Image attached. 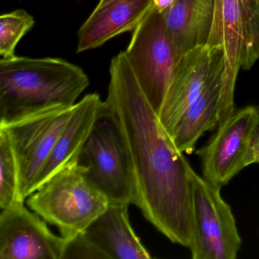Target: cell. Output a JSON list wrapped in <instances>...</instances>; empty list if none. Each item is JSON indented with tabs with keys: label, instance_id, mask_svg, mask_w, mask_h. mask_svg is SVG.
<instances>
[{
	"label": "cell",
	"instance_id": "8",
	"mask_svg": "<svg viewBox=\"0 0 259 259\" xmlns=\"http://www.w3.org/2000/svg\"><path fill=\"white\" fill-rule=\"evenodd\" d=\"M74 106L49 109L9 125H0L8 133L14 151L19 192L23 201L35 191L37 178Z\"/></svg>",
	"mask_w": 259,
	"mask_h": 259
},
{
	"label": "cell",
	"instance_id": "9",
	"mask_svg": "<svg viewBox=\"0 0 259 259\" xmlns=\"http://www.w3.org/2000/svg\"><path fill=\"white\" fill-rule=\"evenodd\" d=\"M258 126L259 109L254 106L235 111L220 124L210 140L196 151L203 177L222 188L249 166L251 141Z\"/></svg>",
	"mask_w": 259,
	"mask_h": 259
},
{
	"label": "cell",
	"instance_id": "23",
	"mask_svg": "<svg viewBox=\"0 0 259 259\" xmlns=\"http://www.w3.org/2000/svg\"><path fill=\"white\" fill-rule=\"evenodd\" d=\"M258 109H259V107H258Z\"/></svg>",
	"mask_w": 259,
	"mask_h": 259
},
{
	"label": "cell",
	"instance_id": "3",
	"mask_svg": "<svg viewBox=\"0 0 259 259\" xmlns=\"http://www.w3.org/2000/svg\"><path fill=\"white\" fill-rule=\"evenodd\" d=\"M26 203L47 223L57 227L62 236L72 239L105 211L110 201L75 163L39 186Z\"/></svg>",
	"mask_w": 259,
	"mask_h": 259
},
{
	"label": "cell",
	"instance_id": "21",
	"mask_svg": "<svg viewBox=\"0 0 259 259\" xmlns=\"http://www.w3.org/2000/svg\"><path fill=\"white\" fill-rule=\"evenodd\" d=\"M254 163H259V126L253 136L248 158V164L251 165Z\"/></svg>",
	"mask_w": 259,
	"mask_h": 259
},
{
	"label": "cell",
	"instance_id": "2",
	"mask_svg": "<svg viewBox=\"0 0 259 259\" xmlns=\"http://www.w3.org/2000/svg\"><path fill=\"white\" fill-rule=\"evenodd\" d=\"M90 81L76 65L57 58L0 60V125L55 107H73Z\"/></svg>",
	"mask_w": 259,
	"mask_h": 259
},
{
	"label": "cell",
	"instance_id": "7",
	"mask_svg": "<svg viewBox=\"0 0 259 259\" xmlns=\"http://www.w3.org/2000/svg\"><path fill=\"white\" fill-rule=\"evenodd\" d=\"M221 189L194 170L193 238L189 247L193 259H235L240 251L236 219Z\"/></svg>",
	"mask_w": 259,
	"mask_h": 259
},
{
	"label": "cell",
	"instance_id": "5",
	"mask_svg": "<svg viewBox=\"0 0 259 259\" xmlns=\"http://www.w3.org/2000/svg\"><path fill=\"white\" fill-rule=\"evenodd\" d=\"M124 52L147 99L159 115L181 57L166 28L163 13L155 6L133 31Z\"/></svg>",
	"mask_w": 259,
	"mask_h": 259
},
{
	"label": "cell",
	"instance_id": "22",
	"mask_svg": "<svg viewBox=\"0 0 259 259\" xmlns=\"http://www.w3.org/2000/svg\"><path fill=\"white\" fill-rule=\"evenodd\" d=\"M154 6L160 10L161 13L166 11L172 5L176 0H154Z\"/></svg>",
	"mask_w": 259,
	"mask_h": 259
},
{
	"label": "cell",
	"instance_id": "17",
	"mask_svg": "<svg viewBox=\"0 0 259 259\" xmlns=\"http://www.w3.org/2000/svg\"><path fill=\"white\" fill-rule=\"evenodd\" d=\"M0 208L23 201L19 192L17 162L8 133L0 127Z\"/></svg>",
	"mask_w": 259,
	"mask_h": 259
},
{
	"label": "cell",
	"instance_id": "1",
	"mask_svg": "<svg viewBox=\"0 0 259 259\" xmlns=\"http://www.w3.org/2000/svg\"><path fill=\"white\" fill-rule=\"evenodd\" d=\"M110 76L105 104L130 158L133 204L170 242L189 248L194 169L160 123L124 51L112 59Z\"/></svg>",
	"mask_w": 259,
	"mask_h": 259
},
{
	"label": "cell",
	"instance_id": "19",
	"mask_svg": "<svg viewBox=\"0 0 259 259\" xmlns=\"http://www.w3.org/2000/svg\"><path fill=\"white\" fill-rule=\"evenodd\" d=\"M105 259L104 255L83 236L82 233L68 239L63 259Z\"/></svg>",
	"mask_w": 259,
	"mask_h": 259
},
{
	"label": "cell",
	"instance_id": "16",
	"mask_svg": "<svg viewBox=\"0 0 259 259\" xmlns=\"http://www.w3.org/2000/svg\"><path fill=\"white\" fill-rule=\"evenodd\" d=\"M223 75L224 72H221L213 78L168 133L183 154H192L200 138L219 125Z\"/></svg>",
	"mask_w": 259,
	"mask_h": 259
},
{
	"label": "cell",
	"instance_id": "11",
	"mask_svg": "<svg viewBox=\"0 0 259 259\" xmlns=\"http://www.w3.org/2000/svg\"><path fill=\"white\" fill-rule=\"evenodd\" d=\"M224 70V54L221 48L198 47L181 57L158 115L167 133L213 78Z\"/></svg>",
	"mask_w": 259,
	"mask_h": 259
},
{
	"label": "cell",
	"instance_id": "15",
	"mask_svg": "<svg viewBox=\"0 0 259 259\" xmlns=\"http://www.w3.org/2000/svg\"><path fill=\"white\" fill-rule=\"evenodd\" d=\"M214 4L215 0H176L163 12L166 28L180 57L207 45Z\"/></svg>",
	"mask_w": 259,
	"mask_h": 259
},
{
	"label": "cell",
	"instance_id": "14",
	"mask_svg": "<svg viewBox=\"0 0 259 259\" xmlns=\"http://www.w3.org/2000/svg\"><path fill=\"white\" fill-rule=\"evenodd\" d=\"M110 203L105 211L95 220L82 234L105 259H151L132 227L128 206Z\"/></svg>",
	"mask_w": 259,
	"mask_h": 259
},
{
	"label": "cell",
	"instance_id": "4",
	"mask_svg": "<svg viewBox=\"0 0 259 259\" xmlns=\"http://www.w3.org/2000/svg\"><path fill=\"white\" fill-rule=\"evenodd\" d=\"M258 4L259 0H215L211 30L206 45L221 48L224 54L219 125L235 112V89L239 71L249 70L254 13Z\"/></svg>",
	"mask_w": 259,
	"mask_h": 259
},
{
	"label": "cell",
	"instance_id": "10",
	"mask_svg": "<svg viewBox=\"0 0 259 259\" xmlns=\"http://www.w3.org/2000/svg\"><path fill=\"white\" fill-rule=\"evenodd\" d=\"M28 208L20 201L1 210L0 259H63L67 238Z\"/></svg>",
	"mask_w": 259,
	"mask_h": 259
},
{
	"label": "cell",
	"instance_id": "20",
	"mask_svg": "<svg viewBox=\"0 0 259 259\" xmlns=\"http://www.w3.org/2000/svg\"><path fill=\"white\" fill-rule=\"evenodd\" d=\"M259 59V4L256 7L253 25V40L250 52L248 67L251 69Z\"/></svg>",
	"mask_w": 259,
	"mask_h": 259
},
{
	"label": "cell",
	"instance_id": "12",
	"mask_svg": "<svg viewBox=\"0 0 259 259\" xmlns=\"http://www.w3.org/2000/svg\"><path fill=\"white\" fill-rule=\"evenodd\" d=\"M154 0H100L78 32L77 53L94 50L142 23Z\"/></svg>",
	"mask_w": 259,
	"mask_h": 259
},
{
	"label": "cell",
	"instance_id": "18",
	"mask_svg": "<svg viewBox=\"0 0 259 259\" xmlns=\"http://www.w3.org/2000/svg\"><path fill=\"white\" fill-rule=\"evenodd\" d=\"M34 19L23 10L3 14L0 17V55L2 58L15 57L16 45L33 28Z\"/></svg>",
	"mask_w": 259,
	"mask_h": 259
},
{
	"label": "cell",
	"instance_id": "6",
	"mask_svg": "<svg viewBox=\"0 0 259 259\" xmlns=\"http://www.w3.org/2000/svg\"><path fill=\"white\" fill-rule=\"evenodd\" d=\"M77 164L110 203L133 204L134 180L130 158L107 106L81 148Z\"/></svg>",
	"mask_w": 259,
	"mask_h": 259
},
{
	"label": "cell",
	"instance_id": "13",
	"mask_svg": "<svg viewBox=\"0 0 259 259\" xmlns=\"http://www.w3.org/2000/svg\"><path fill=\"white\" fill-rule=\"evenodd\" d=\"M105 109V101L96 93L89 94L75 104L37 178L35 190L59 171L77 163L81 148Z\"/></svg>",
	"mask_w": 259,
	"mask_h": 259
}]
</instances>
